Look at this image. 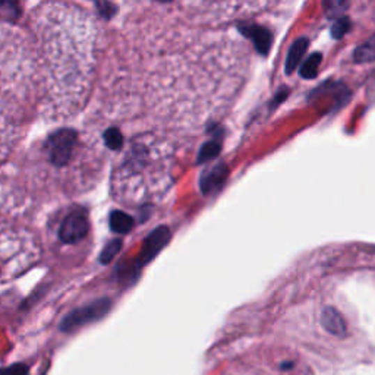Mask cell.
Here are the masks:
<instances>
[{"label":"cell","mask_w":375,"mask_h":375,"mask_svg":"<svg viewBox=\"0 0 375 375\" xmlns=\"http://www.w3.org/2000/svg\"><path fill=\"white\" fill-rule=\"evenodd\" d=\"M112 302L107 298H102L97 299L91 304L77 308L72 312H69L65 319L61 323V330L63 333H72V331H75L86 324L95 323L98 320H102L103 316H106V314L110 311Z\"/></svg>","instance_id":"cell-1"},{"label":"cell","mask_w":375,"mask_h":375,"mask_svg":"<svg viewBox=\"0 0 375 375\" xmlns=\"http://www.w3.org/2000/svg\"><path fill=\"white\" fill-rule=\"evenodd\" d=\"M77 142L78 135L72 129H59L53 132L46 142V151L52 164L57 167L66 166L75 153Z\"/></svg>","instance_id":"cell-2"},{"label":"cell","mask_w":375,"mask_h":375,"mask_svg":"<svg viewBox=\"0 0 375 375\" xmlns=\"http://www.w3.org/2000/svg\"><path fill=\"white\" fill-rule=\"evenodd\" d=\"M90 223L86 213L82 210L70 211L63 219L61 229H59V238L66 245H75L82 240L86 234H89Z\"/></svg>","instance_id":"cell-3"},{"label":"cell","mask_w":375,"mask_h":375,"mask_svg":"<svg viewBox=\"0 0 375 375\" xmlns=\"http://www.w3.org/2000/svg\"><path fill=\"white\" fill-rule=\"evenodd\" d=\"M169 240H170V232L166 226L154 229L146 239V242H144L142 251L137 261V268L139 270L142 266L148 264L151 259H154V257L166 247Z\"/></svg>","instance_id":"cell-4"},{"label":"cell","mask_w":375,"mask_h":375,"mask_svg":"<svg viewBox=\"0 0 375 375\" xmlns=\"http://www.w3.org/2000/svg\"><path fill=\"white\" fill-rule=\"evenodd\" d=\"M229 176V169L224 163L214 164L213 167L203 171L199 178V188L204 195H211L217 192L220 188L226 183Z\"/></svg>","instance_id":"cell-5"},{"label":"cell","mask_w":375,"mask_h":375,"mask_svg":"<svg viewBox=\"0 0 375 375\" xmlns=\"http://www.w3.org/2000/svg\"><path fill=\"white\" fill-rule=\"evenodd\" d=\"M240 33L252 40L255 49L261 53L267 54L273 46V34L270 30H267L266 26L257 25V24H248V25H240L239 26Z\"/></svg>","instance_id":"cell-6"},{"label":"cell","mask_w":375,"mask_h":375,"mask_svg":"<svg viewBox=\"0 0 375 375\" xmlns=\"http://www.w3.org/2000/svg\"><path fill=\"white\" fill-rule=\"evenodd\" d=\"M308 46H309V40L307 37H300L293 43L286 56V65H284L286 74L291 75L293 70H296L302 59H304Z\"/></svg>","instance_id":"cell-7"},{"label":"cell","mask_w":375,"mask_h":375,"mask_svg":"<svg viewBox=\"0 0 375 375\" xmlns=\"http://www.w3.org/2000/svg\"><path fill=\"white\" fill-rule=\"evenodd\" d=\"M223 138L217 135V132H215V135L207 141L206 144H203V147L199 148V153H198V157H197V162L199 164L203 163H208L211 160H214L215 157H217L222 151V146H223Z\"/></svg>","instance_id":"cell-8"},{"label":"cell","mask_w":375,"mask_h":375,"mask_svg":"<svg viewBox=\"0 0 375 375\" xmlns=\"http://www.w3.org/2000/svg\"><path fill=\"white\" fill-rule=\"evenodd\" d=\"M323 326L333 335H344V321L342 319V315L335 309V308H326L323 311V319H321Z\"/></svg>","instance_id":"cell-9"},{"label":"cell","mask_w":375,"mask_h":375,"mask_svg":"<svg viewBox=\"0 0 375 375\" xmlns=\"http://www.w3.org/2000/svg\"><path fill=\"white\" fill-rule=\"evenodd\" d=\"M134 227V219L123 211H113L110 214V229L114 234L125 235L129 234Z\"/></svg>","instance_id":"cell-10"},{"label":"cell","mask_w":375,"mask_h":375,"mask_svg":"<svg viewBox=\"0 0 375 375\" xmlns=\"http://www.w3.org/2000/svg\"><path fill=\"white\" fill-rule=\"evenodd\" d=\"M321 61H323L321 53L315 52L309 54L300 65V69H299L300 77L304 79H314L316 75H319V68L321 65Z\"/></svg>","instance_id":"cell-11"},{"label":"cell","mask_w":375,"mask_h":375,"mask_svg":"<svg viewBox=\"0 0 375 375\" xmlns=\"http://www.w3.org/2000/svg\"><path fill=\"white\" fill-rule=\"evenodd\" d=\"M353 61L356 63L375 62V34L362 45L358 46L353 52Z\"/></svg>","instance_id":"cell-12"},{"label":"cell","mask_w":375,"mask_h":375,"mask_svg":"<svg viewBox=\"0 0 375 375\" xmlns=\"http://www.w3.org/2000/svg\"><path fill=\"white\" fill-rule=\"evenodd\" d=\"M105 142L110 150L119 151L123 146V135L118 128H110L105 132Z\"/></svg>","instance_id":"cell-13"},{"label":"cell","mask_w":375,"mask_h":375,"mask_svg":"<svg viewBox=\"0 0 375 375\" xmlns=\"http://www.w3.org/2000/svg\"><path fill=\"white\" fill-rule=\"evenodd\" d=\"M121 247H122L121 239H113L112 242H109L105 247V250L102 251V254H100V261H102L103 264L110 263L112 259L116 257L118 252L121 251Z\"/></svg>","instance_id":"cell-14"},{"label":"cell","mask_w":375,"mask_h":375,"mask_svg":"<svg viewBox=\"0 0 375 375\" xmlns=\"http://www.w3.org/2000/svg\"><path fill=\"white\" fill-rule=\"evenodd\" d=\"M351 20L346 18V17H340L335 21L333 26H331V37L336 38V40H340L343 36H346V33H348L351 30Z\"/></svg>","instance_id":"cell-15"},{"label":"cell","mask_w":375,"mask_h":375,"mask_svg":"<svg viewBox=\"0 0 375 375\" xmlns=\"http://www.w3.org/2000/svg\"><path fill=\"white\" fill-rule=\"evenodd\" d=\"M0 375H28V367L25 364H13L0 368Z\"/></svg>","instance_id":"cell-16"},{"label":"cell","mask_w":375,"mask_h":375,"mask_svg":"<svg viewBox=\"0 0 375 375\" xmlns=\"http://www.w3.org/2000/svg\"><path fill=\"white\" fill-rule=\"evenodd\" d=\"M324 6H326L327 17H335V15H339L337 8H344L346 5L340 3V2H333V3H326Z\"/></svg>","instance_id":"cell-17"},{"label":"cell","mask_w":375,"mask_h":375,"mask_svg":"<svg viewBox=\"0 0 375 375\" xmlns=\"http://www.w3.org/2000/svg\"><path fill=\"white\" fill-rule=\"evenodd\" d=\"M0 276H2V270H0Z\"/></svg>","instance_id":"cell-18"}]
</instances>
